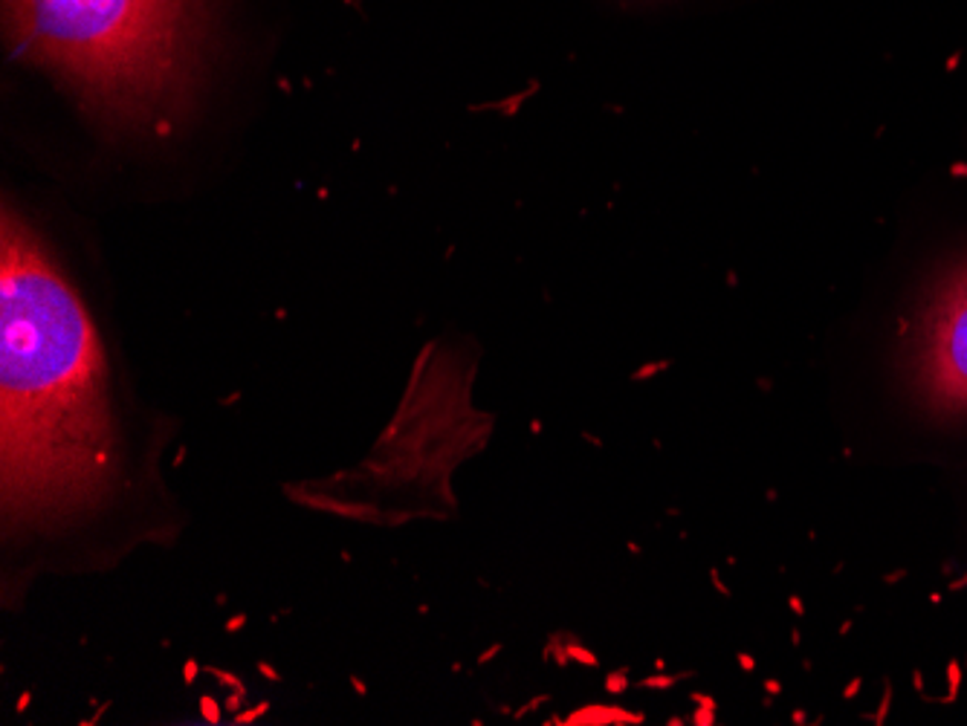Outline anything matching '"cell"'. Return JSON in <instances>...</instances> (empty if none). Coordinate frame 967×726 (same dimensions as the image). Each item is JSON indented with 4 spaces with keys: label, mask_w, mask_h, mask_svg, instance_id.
I'll return each instance as SVG.
<instances>
[{
    "label": "cell",
    "mask_w": 967,
    "mask_h": 726,
    "mask_svg": "<svg viewBox=\"0 0 967 726\" xmlns=\"http://www.w3.org/2000/svg\"><path fill=\"white\" fill-rule=\"evenodd\" d=\"M903 379L932 420H967V255L927 292L907 336Z\"/></svg>",
    "instance_id": "cell-3"
},
{
    "label": "cell",
    "mask_w": 967,
    "mask_h": 726,
    "mask_svg": "<svg viewBox=\"0 0 967 726\" xmlns=\"http://www.w3.org/2000/svg\"><path fill=\"white\" fill-rule=\"evenodd\" d=\"M4 26L12 55L111 128L163 131L201 87L206 0H4Z\"/></svg>",
    "instance_id": "cell-2"
},
{
    "label": "cell",
    "mask_w": 967,
    "mask_h": 726,
    "mask_svg": "<svg viewBox=\"0 0 967 726\" xmlns=\"http://www.w3.org/2000/svg\"><path fill=\"white\" fill-rule=\"evenodd\" d=\"M959 662H950V698L947 701H953V694H956V689H959Z\"/></svg>",
    "instance_id": "cell-4"
},
{
    "label": "cell",
    "mask_w": 967,
    "mask_h": 726,
    "mask_svg": "<svg viewBox=\"0 0 967 726\" xmlns=\"http://www.w3.org/2000/svg\"><path fill=\"white\" fill-rule=\"evenodd\" d=\"M122 435L96 324L18 211L0 229V489L6 533L67 530L113 501Z\"/></svg>",
    "instance_id": "cell-1"
}]
</instances>
